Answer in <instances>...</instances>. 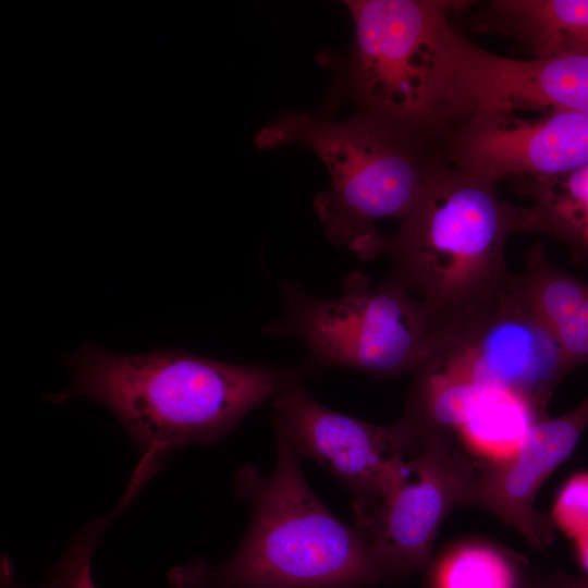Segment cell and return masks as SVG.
<instances>
[{
  "instance_id": "1",
  "label": "cell",
  "mask_w": 588,
  "mask_h": 588,
  "mask_svg": "<svg viewBox=\"0 0 588 588\" xmlns=\"http://www.w3.org/2000/svg\"><path fill=\"white\" fill-rule=\"evenodd\" d=\"M73 384L48 400L83 396L108 408L140 453L122 511L177 449L212 444L273 400L302 369L216 360L182 350L119 354L87 342L66 357Z\"/></svg>"
},
{
  "instance_id": "2",
  "label": "cell",
  "mask_w": 588,
  "mask_h": 588,
  "mask_svg": "<svg viewBox=\"0 0 588 588\" xmlns=\"http://www.w3.org/2000/svg\"><path fill=\"white\" fill-rule=\"evenodd\" d=\"M234 497L252 506L234 553L211 566L174 567L172 588H375L387 577L366 537L335 517L307 483L298 455L277 434L269 476L250 464L236 473Z\"/></svg>"
},
{
  "instance_id": "3",
  "label": "cell",
  "mask_w": 588,
  "mask_h": 588,
  "mask_svg": "<svg viewBox=\"0 0 588 588\" xmlns=\"http://www.w3.org/2000/svg\"><path fill=\"white\" fill-rule=\"evenodd\" d=\"M528 216L500 200L495 182L429 163L416 204L389 237L385 278L416 294L434 326L511 274L505 243Z\"/></svg>"
},
{
  "instance_id": "4",
  "label": "cell",
  "mask_w": 588,
  "mask_h": 588,
  "mask_svg": "<svg viewBox=\"0 0 588 588\" xmlns=\"http://www.w3.org/2000/svg\"><path fill=\"white\" fill-rule=\"evenodd\" d=\"M418 134L365 111L345 120L316 112H284L255 137L261 149L299 144L324 164L330 186L313 199L327 238L360 259L385 254L379 220H403L422 189L429 163Z\"/></svg>"
},
{
  "instance_id": "5",
  "label": "cell",
  "mask_w": 588,
  "mask_h": 588,
  "mask_svg": "<svg viewBox=\"0 0 588 588\" xmlns=\"http://www.w3.org/2000/svg\"><path fill=\"white\" fill-rule=\"evenodd\" d=\"M354 24L345 85L362 111L420 134L457 114L454 35L442 0L344 1Z\"/></svg>"
},
{
  "instance_id": "6",
  "label": "cell",
  "mask_w": 588,
  "mask_h": 588,
  "mask_svg": "<svg viewBox=\"0 0 588 588\" xmlns=\"http://www.w3.org/2000/svg\"><path fill=\"white\" fill-rule=\"evenodd\" d=\"M278 290L282 313L262 331L298 339L316 368L394 377L413 372L429 348L432 319L427 307L388 278L373 285L365 272L352 271L333 297L313 295L293 280H282Z\"/></svg>"
},
{
  "instance_id": "7",
  "label": "cell",
  "mask_w": 588,
  "mask_h": 588,
  "mask_svg": "<svg viewBox=\"0 0 588 588\" xmlns=\"http://www.w3.org/2000/svg\"><path fill=\"white\" fill-rule=\"evenodd\" d=\"M425 358L475 387L520 396L540 419L556 384L573 369L513 274L436 324Z\"/></svg>"
},
{
  "instance_id": "8",
  "label": "cell",
  "mask_w": 588,
  "mask_h": 588,
  "mask_svg": "<svg viewBox=\"0 0 588 588\" xmlns=\"http://www.w3.org/2000/svg\"><path fill=\"white\" fill-rule=\"evenodd\" d=\"M272 409L275 434L347 489L357 528L370 519L404 461L419 449L402 419L380 426L333 411L306 392L302 378L272 400Z\"/></svg>"
},
{
  "instance_id": "9",
  "label": "cell",
  "mask_w": 588,
  "mask_h": 588,
  "mask_svg": "<svg viewBox=\"0 0 588 588\" xmlns=\"http://www.w3.org/2000/svg\"><path fill=\"white\" fill-rule=\"evenodd\" d=\"M475 477L452 436L426 438L407 457L370 519L360 529L388 584L431 562L437 532L451 509L464 504Z\"/></svg>"
},
{
  "instance_id": "10",
  "label": "cell",
  "mask_w": 588,
  "mask_h": 588,
  "mask_svg": "<svg viewBox=\"0 0 588 588\" xmlns=\"http://www.w3.org/2000/svg\"><path fill=\"white\" fill-rule=\"evenodd\" d=\"M457 135L458 168L497 183L544 181L588 166V114L495 110L468 115Z\"/></svg>"
},
{
  "instance_id": "11",
  "label": "cell",
  "mask_w": 588,
  "mask_h": 588,
  "mask_svg": "<svg viewBox=\"0 0 588 588\" xmlns=\"http://www.w3.org/2000/svg\"><path fill=\"white\" fill-rule=\"evenodd\" d=\"M588 426V396L568 413L536 421L515 451L473 478L464 504L483 507L534 548L553 541L550 522L534 506L547 478L572 454Z\"/></svg>"
},
{
  "instance_id": "12",
  "label": "cell",
  "mask_w": 588,
  "mask_h": 588,
  "mask_svg": "<svg viewBox=\"0 0 588 588\" xmlns=\"http://www.w3.org/2000/svg\"><path fill=\"white\" fill-rule=\"evenodd\" d=\"M478 30L501 32L526 44L535 57L588 56V0H500L477 15Z\"/></svg>"
},
{
  "instance_id": "13",
  "label": "cell",
  "mask_w": 588,
  "mask_h": 588,
  "mask_svg": "<svg viewBox=\"0 0 588 588\" xmlns=\"http://www.w3.org/2000/svg\"><path fill=\"white\" fill-rule=\"evenodd\" d=\"M428 588H526L515 560L487 542L458 543L429 563Z\"/></svg>"
},
{
  "instance_id": "14",
  "label": "cell",
  "mask_w": 588,
  "mask_h": 588,
  "mask_svg": "<svg viewBox=\"0 0 588 588\" xmlns=\"http://www.w3.org/2000/svg\"><path fill=\"white\" fill-rule=\"evenodd\" d=\"M541 420L520 396L497 388H482L458 430L482 446L517 448L530 427Z\"/></svg>"
},
{
  "instance_id": "15",
  "label": "cell",
  "mask_w": 588,
  "mask_h": 588,
  "mask_svg": "<svg viewBox=\"0 0 588 588\" xmlns=\"http://www.w3.org/2000/svg\"><path fill=\"white\" fill-rule=\"evenodd\" d=\"M519 278L534 310L552 332L588 294V284L551 266L540 246L529 252Z\"/></svg>"
},
{
  "instance_id": "16",
  "label": "cell",
  "mask_w": 588,
  "mask_h": 588,
  "mask_svg": "<svg viewBox=\"0 0 588 588\" xmlns=\"http://www.w3.org/2000/svg\"><path fill=\"white\" fill-rule=\"evenodd\" d=\"M113 517L111 515L91 520L77 532L58 565L39 588H97L91 577V561ZM1 588H19L7 560L2 563Z\"/></svg>"
},
{
  "instance_id": "17",
  "label": "cell",
  "mask_w": 588,
  "mask_h": 588,
  "mask_svg": "<svg viewBox=\"0 0 588 588\" xmlns=\"http://www.w3.org/2000/svg\"><path fill=\"white\" fill-rule=\"evenodd\" d=\"M552 517L573 539L588 534V473L577 474L565 482L554 502Z\"/></svg>"
},
{
  "instance_id": "18",
  "label": "cell",
  "mask_w": 588,
  "mask_h": 588,
  "mask_svg": "<svg viewBox=\"0 0 588 588\" xmlns=\"http://www.w3.org/2000/svg\"><path fill=\"white\" fill-rule=\"evenodd\" d=\"M553 333L573 368L588 363V294Z\"/></svg>"
},
{
  "instance_id": "19",
  "label": "cell",
  "mask_w": 588,
  "mask_h": 588,
  "mask_svg": "<svg viewBox=\"0 0 588 588\" xmlns=\"http://www.w3.org/2000/svg\"><path fill=\"white\" fill-rule=\"evenodd\" d=\"M574 542L577 559L588 573V534L575 538Z\"/></svg>"
},
{
  "instance_id": "20",
  "label": "cell",
  "mask_w": 588,
  "mask_h": 588,
  "mask_svg": "<svg viewBox=\"0 0 588 588\" xmlns=\"http://www.w3.org/2000/svg\"><path fill=\"white\" fill-rule=\"evenodd\" d=\"M526 588H571L567 576H556L547 580L527 584Z\"/></svg>"
},
{
  "instance_id": "21",
  "label": "cell",
  "mask_w": 588,
  "mask_h": 588,
  "mask_svg": "<svg viewBox=\"0 0 588 588\" xmlns=\"http://www.w3.org/2000/svg\"><path fill=\"white\" fill-rule=\"evenodd\" d=\"M571 588H588V578L568 577Z\"/></svg>"
}]
</instances>
